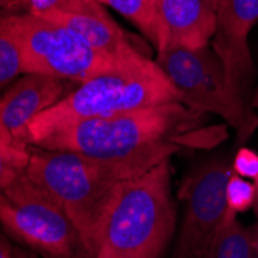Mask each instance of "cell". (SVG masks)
Returning <instances> with one entry per match:
<instances>
[{"mask_svg":"<svg viewBox=\"0 0 258 258\" xmlns=\"http://www.w3.org/2000/svg\"><path fill=\"white\" fill-rule=\"evenodd\" d=\"M104 5L118 11L127 20H130L155 46L158 45L155 0H104Z\"/></svg>","mask_w":258,"mask_h":258,"instance_id":"obj_15","label":"cell"},{"mask_svg":"<svg viewBox=\"0 0 258 258\" xmlns=\"http://www.w3.org/2000/svg\"><path fill=\"white\" fill-rule=\"evenodd\" d=\"M253 184H255V192H256V197H255V204H253V209H255V214H256V217H258V178L253 181Z\"/></svg>","mask_w":258,"mask_h":258,"instance_id":"obj_22","label":"cell"},{"mask_svg":"<svg viewBox=\"0 0 258 258\" xmlns=\"http://www.w3.org/2000/svg\"><path fill=\"white\" fill-rule=\"evenodd\" d=\"M0 227L43 258H81V240L72 220L25 173L0 192Z\"/></svg>","mask_w":258,"mask_h":258,"instance_id":"obj_7","label":"cell"},{"mask_svg":"<svg viewBox=\"0 0 258 258\" xmlns=\"http://www.w3.org/2000/svg\"><path fill=\"white\" fill-rule=\"evenodd\" d=\"M50 11L81 13V14H104L102 4L96 0H16L8 13L42 16Z\"/></svg>","mask_w":258,"mask_h":258,"instance_id":"obj_17","label":"cell"},{"mask_svg":"<svg viewBox=\"0 0 258 258\" xmlns=\"http://www.w3.org/2000/svg\"><path fill=\"white\" fill-rule=\"evenodd\" d=\"M233 169L226 159L204 162L185 178L179 197L184 221L172 258H201L226 212V187Z\"/></svg>","mask_w":258,"mask_h":258,"instance_id":"obj_8","label":"cell"},{"mask_svg":"<svg viewBox=\"0 0 258 258\" xmlns=\"http://www.w3.org/2000/svg\"><path fill=\"white\" fill-rule=\"evenodd\" d=\"M232 169L233 173H237L238 176L255 181L258 178V153L247 147L240 149L233 158Z\"/></svg>","mask_w":258,"mask_h":258,"instance_id":"obj_19","label":"cell"},{"mask_svg":"<svg viewBox=\"0 0 258 258\" xmlns=\"http://www.w3.org/2000/svg\"><path fill=\"white\" fill-rule=\"evenodd\" d=\"M39 17L65 27L67 30L79 36L82 40H85L91 48H95L105 56L128 62H144L149 59L135 48L125 37L124 31L108 17L107 13L81 14L50 11Z\"/></svg>","mask_w":258,"mask_h":258,"instance_id":"obj_12","label":"cell"},{"mask_svg":"<svg viewBox=\"0 0 258 258\" xmlns=\"http://www.w3.org/2000/svg\"><path fill=\"white\" fill-rule=\"evenodd\" d=\"M30 150L31 146L17 143L0 127V192L25 173Z\"/></svg>","mask_w":258,"mask_h":258,"instance_id":"obj_16","label":"cell"},{"mask_svg":"<svg viewBox=\"0 0 258 258\" xmlns=\"http://www.w3.org/2000/svg\"><path fill=\"white\" fill-rule=\"evenodd\" d=\"M158 45L201 48L210 45L218 23L217 0H155Z\"/></svg>","mask_w":258,"mask_h":258,"instance_id":"obj_10","label":"cell"},{"mask_svg":"<svg viewBox=\"0 0 258 258\" xmlns=\"http://www.w3.org/2000/svg\"><path fill=\"white\" fill-rule=\"evenodd\" d=\"M96 2H99V4H102V5H104V0H96Z\"/></svg>","mask_w":258,"mask_h":258,"instance_id":"obj_24","label":"cell"},{"mask_svg":"<svg viewBox=\"0 0 258 258\" xmlns=\"http://www.w3.org/2000/svg\"><path fill=\"white\" fill-rule=\"evenodd\" d=\"M217 2H218V4H220V0H217Z\"/></svg>","mask_w":258,"mask_h":258,"instance_id":"obj_26","label":"cell"},{"mask_svg":"<svg viewBox=\"0 0 258 258\" xmlns=\"http://www.w3.org/2000/svg\"><path fill=\"white\" fill-rule=\"evenodd\" d=\"M256 250H258V241H256Z\"/></svg>","mask_w":258,"mask_h":258,"instance_id":"obj_25","label":"cell"},{"mask_svg":"<svg viewBox=\"0 0 258 258\" xmlns=\"http://www.w3.org/2000/svg\"><path fill=\"white\" fill-rule=\"evenodd\" d=\"M176 149V146H169L132 158L108 161L75 152L31 147L25 175L63 209L79 235L81 258H88L119 184L169 159Z\"/></svg>","mask_w":258,"mask_h":258,"instance_id":"obj_1","label":"cell"},{"mask_svg":"<svg viewBox=\"0 0 258 258\" xmlns=\"http://www.w3.org/2000/svg\"><path fill=\"white\" fill-rule=\"evenodd\" d=\"M256 22L258 0H220L217 33L210 45L221 59L230 84L243 96L253 75L249 34Z\"/></svg>","mask_w":258,"mask_h":258,"instance_id":"obj_9","label":"cell"},{"mask_svg":"<svg viewBox=\"0 0 258 258\" xmlns=\"http://www.w3.org/2000/svg\"><path fill=\"white\" fill-rule=\"evenodd\" d=\"M252 105L258 110V90H256V93H255V96H253V101H252Z\"/></svg>","mask_w":258,"mask_h":258,"instance_id":"obj_23","label":"cell"},{"mask_svg":"<svg viewBox=\"0 0 258 258\" xmlns=\"http://www.w3.org/2000/svg\"><path fill=\"white\" fill-rule=\"evenodd\" d=\"M218 5H220V4H218Z\"/></svg>","mask_w":258,"mask_h":258,"instance_id":"obj_27","label":"cell"},{"mask_svg":"<svg viewBox=\"0 0 258 258\" xmlns=\"http://www.w3.org/2000/svg\"><path fill=\"white\" fill-rule=\"evenodd\" d=\"M16 0H0V11H10Z\"/></svg>","mask_w":258,"mask_h":258,"instance_id":"obj_21","label":"cell"},{"mask_svg":"<svg viewBox=\"0 0 258 258\" xmlns=\"http://www.w3.org/2000/svg\"><path fill=\"white\" fill-rule=\"evenodd\" d=\"M201 116L181 102L152 105L75 124L34 147L118 161L175 146V138L194 127Z\"/></svg>","mask_w":258,"mask_h":258,"instance_id":"obj_3","label":"cell"},{"mask_svg":"<svg viewBox=\"0 0 258 258\" xmlns=\"http://www.w3.org/2000/svg\"><path fill=\"white\" fill-rule=\"evenodd\" d=\"M10 22L20 48L23 75L36 73L82 84L104 75L162 72L152 59L128 62L105 56L65 27L33 14L10 13Z\"/></svg>","mask_w":258,"mask_h":258,"instance_id":"obj_5","label":"cell"},{"mask_svg":"<svg viewBox=\"0 0 258 258\" xmlns=\"http://www.w3.org/2000/svg\"><path fill=\"white\" fill-rule=\"evenodd\" d=\"M258 238L246 229L233 210L226 207L224 217L201 258H255Z\"/></svg>","mask_w":258,"mask_h":258,"instance_id":"obj_13","label":"cell"},{"mask_svg":"<svg viewBox=\"0 0 258 258\" xmlns=\"http://www.w3.org/2000/svg\"><path fill=\"white\" fill-rule=\"evenodd\" d=\"M13 258H40V256H39V253H36L31 249H25V247H20V246L14 244Z\"/></svg>","mask_w":258,"mask_h":258,"instance_id":"obj_20","label":"cell"},{"mask_svg":"<svg viewBox=\"0 0 258 258\" xmlns=\"http://www.w3.org/2000/svg\"><path fill=\"white\" fill-rule=\"evenodd\" d=\"M156 63L179 93L181 104L197 113H214L235 128L240 141L252 136L258 116L233 87L212 45L201 48L167 46L158 51Z\"/></svg>","mask_w":258,"mask_h":258,"instance_id":"obj_6","label":"cell"},{"mask_svg":"<svg viewBox=\"0 0 258 258\" xmlns=\"http://www.w3.org/2000/svg\"><path fill=\"white\" fill-rule=\"evenodd\" d=\"M169 102H181L166 73L104 75L82 82L53 107L40 113L28 127V144L79 122Z\"/></svg>","mask_w":258,"mask_h":258,"instance_id":"obj_4","label":"cell"},{"mask_svg":"<svg viewBox=\"0 0 258 258\" xmlns=\"http://www.w3.org/2000/svg\"><path fill=\"white\" fill-rule=\"evenodd\" d=\"M255 184L246 181V178L232 173L226 187V206L235 214L246 212L255 204Z\"/></svg>","mask_w":258,"mask_h":258,"instance_id":"obj_18","label":"cell"},{"mask_svg":"<svg viewBox=\"0 0 258 258\" xmlns=\"http://www.w3.org/2000/svg\"><path fill=\"white\" fill-rule=\"evenodd\" d=\"M173 230L169 158L119 184L88 258H161Z\"/></svg>","mask_w":258,"mask_h":258,"instance_id":"obj_2","label":"cell"},{"mask_svg":"<svg viewBox=\"0 0 258 258\" xmlns=\"http://www.w3.org/2000/svg\"><path fill=\"white\" fill-rule=\"evenodd\" d=\"M62 79L45 75H23L0 96V127L14 141L28 144V127L40 113L67 95Z\"/></svg>","mask_w":258,"mask_h":258,"instance_id":"obj_11","label":"cell"},{"mask_svg":"<svg viewBox=\"0 0 258 258\" xmlns=\"http://www.w3.org/2000/svg\"><path fill=\"white\" fill-rule=\"evenodd\" d=\"M20 75H23L22 54L11 28L10 13L0 11V90L11 85Z\"/></svg>","mask_w":258,"mask_h":258,"instance_id":"obj_14","label":"cell"}]
</instances>
